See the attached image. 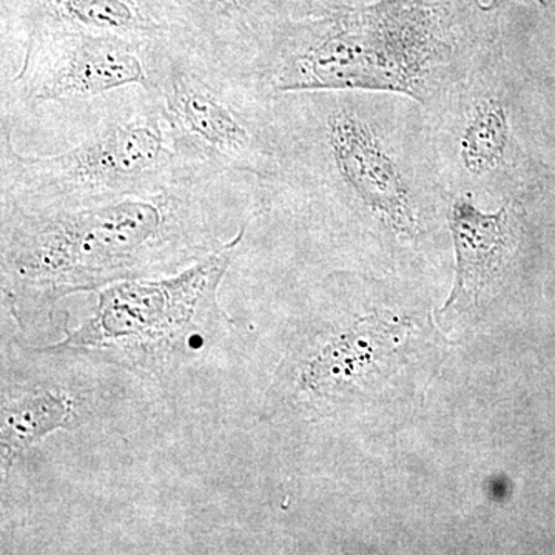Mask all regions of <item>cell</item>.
<instances>
[{
  "instance_id": "3",
  "label": "cell",
  "mask_w": 555,
  "mask_h": 555,
  "mask_svg": "<svg viewBox=\"0 0 555 555\" xmlns=\"http://www.w3.org/2000/svg\"><path fill=\"white\" fill-rule=\"evenodd\" d=\"M247 221L232 240L171 275L119 281L96 292L93 313L53 345L139 377L166 378L228 337L219 287L240 257Z\"/></svg>"
},
{
  "instance_id": "6",
  "label": "cell",
  "mask_w": 555,
  "mask_h": 555,
  "mask_svg": "<svg viewBox=\"0 0 555 555\" xmlns=\"http://www.w3.org/2000/svg\"><path fill=\"white\" fill-rule=\"evenodd\" d=\"M153 46L86 31L33 33L22 46L20 67L2 78L0 120L13 124L49 107L73 115L119 90L150 91Z\"/></svg>"
},
{
  "instance_id": "9",
  "label": "cell",
  "mask_w": 555,
  "mask_h": 555,
  "mask_svg": "<svg viewBox=\"0 0 555 555\" xmlns=\"http://www.w3.org/2000/svg\"><path fill=\"white\" fill-rule=\"evenodd\" d=\"M409 332L411 324L404 320L371 315L324 335L299 363L295 389L326 400L350 396L390 366Z\"/></svg>"
},
{
  "instance_id": "2",
  "label": "cell",
  "mask_w": 555,
  "mask_h": 555,
  "mask_svg": "<svg viewBox=\"0 0 555 555\" xmlns=\"http://www.w3.org/2000/svg\"><path fill=\"white\" fill-rule=\"evenodd\" d=\"M459 0H378L324 16L269 13L246 68L269 96L389 91L426 101L452 50Z\"/></svg>"
},
{
  "instance_id": "14",
  "label": "cell",
  "mask_w": 555,
  "mask_h": 555,
  "mask_svg": "<svg viewBox=\"0 0 555 555\" xmlns=\"http://www.w3.org/2000/svg\"><path fill=\"white\" fill-rule=\"evenodd\" d=\"M278 16L305 17L324 16L331 11L346 9V7L364 5L360 0H259Z\"/></svg>"
},
{
  "instance_id": "8",
  "label": "cell",
  "mask_w": 555,
  "mask_h": 555,
  "mask_svg": "<svg viewBox=\"0 0 555 555\" xmlns=\"http://www.w3.org/2000/svg\"><path fill=\"white\" fill-rule=\"evenodd\" d=\"M0 16L2 54L20 51L33 33L50 30L124 36L152 43L199 39L166 0H2Z\"/></svg>"
},
{
  "instance_id": "4",
  "label": "cell",
  "mask_w": 555,
  "mask_h": 555,
  "mask_svg": "<svg viewBox=\"0 0 555 555\" xmlns=\"http://www.w3.org/2000/svg\"><path fill=\"white\" fill-rule=\"evenodd\" d=\"M2 199L64 201L141 192L204 167L182 158L159 101L142 87L116 91L91 109L56 155H22L0 122ZM207 170V169H206Z\"/></svg>"
},
{
  "instance_id": "1",
  "label": "cell",
  "mask_w": 555,
  "mask_h": 555,
  "mask_svg": "<svg viewBox=\"0 0 555 555\" xmlns=\"http://www.w3.org/2000/svg\"><path fill=\"white\" fill-rule=\"evenodd\" d=\"M243 175L195 169L141 192L2 199L3 306L24 334L56 324L57 306L119 281L181 272L225 243V195Z\"/></svg>"
},
{
  "instance_id": "10",
  "label": "cell",
  "mask_w": 555,
  "mask_h": 555,
  "mask_svg": "<svg viewBox=\"0 0 555 555\" xmlns=\"http://www.w3.org/2000/svg\"><path fill=\"white\" fill-rule=\"evenodd\" d=\"M3 477L14 463L57 430L86 425L94 414L93 390L56 377H13L3 372L0 411Z\"/></svg>"
},
{
  "instance_id": "11",
  "label": "cell",
  "mask_w": 555,
  "mask_h": 555,
  "mask_svg": "<svg viewBox=\"0 0 555 555\" xmlns=\"http://www.w3.org/2000/svg\"><path fill=\"white\" fill-rule=\"evenodd\" d=\"M451 230L456 254L455 284L441 312L469 308L502 275L513 246V230L506 208L485 214L469 196L455 201L451 211Z\"/></svg>"
},
{
  "instance_id": "15",
  "label": "cell",
  "mask_w": 555,
  "mask_h": 555,
  "mask_svg": "<svg viewBox=\"0 0 555 555\" xmlns=\"http://www.w3.org/2000/svg\"><path fill=\"white\" fill-rule=\"evenodd\" d=\"M509 2H518V3H537V5H547V2L550 0H492L491 5L486 7L488 10H495L499 9V7L505 5V3Z\"/></svg>"
},
{
  "instance_id": "13",
  "label": "cell",
  "mask_w": 555,
  "mask_h": 555,
  "mask_svg": "<svg viewBox=\"0 0 555 555\" xmlns=\"http://www.w3.org/2000/svg\"><path fill=\"white\" fill-rule=\"evenodd\" d=\"M509 137V120L502 102L480 101L470 113L460 141L465 169L476 177L495 170L505 159Z\"/></svg>"
},
{
  "instance_id": "5",
  "label": "cell",
  "mask_w": 555,
  "mask_h": 555,
  "mask_svg": "<svg viewBox=\"0 0 555 555\" xmlns=\"http://www.w3.org/2000/svg\"><path fill=\"white\" fill-rule=\"evenodd\" d=\"M150 93L182 158L218 175L275 173L278 131L270 98L246 68L196 38L153 46Z\"/></svg>"
},
{
  "instance_id": "12",
  "label": "cell",
  "mask_w": 555,
  "mask_h": 555,
  "mask_svg": "<svg viewBox=\"0 0 555 555\" xmlns=\"http://www.w3.org/2000/svg\"><path fill=\"white\" fill-rule=\"evenodd\" d=\"M201 42L240 64L246 60L269 10L259 0H166Z\"/></svg>"
},
{
  "instance_id": "7",
  "label": "cell",
  "mask_w": 555,
  "mask_h": 555,
  "mask_svg": "<svg viewBox=\"0 0 555 555\" xmlns=\"http://www.w3.org/2000/svg\"><path fill=\"white\" fill-rule=\"evenodd\" d=\"M308 115L309 153L320 159L323 179H335L398 235L418 230L411 190L371 120L337 98L302 109Z\"/></svg>"
}]
</instances>
